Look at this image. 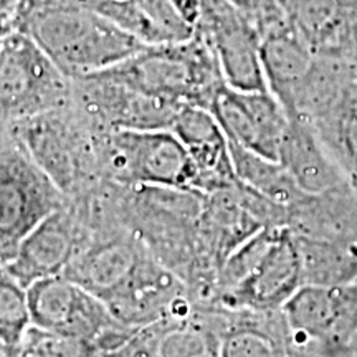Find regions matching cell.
<instances>
[{
  "label": "cell",
  "instance_id": "30bf717a",
  "mask_svg": "<svg viewBox=\"0 0 357 357\" xmlns=\"http://www.w3.org/2000/svg\"><path fill=\"white\" fill-rule=\"evenodd\" d=\"M208 109L230 142L280 162L289 116L270 89L242 91L222 84Z\"/></svg>",
  "mask_w": 357,
  "mask_h": 357
},
{
  "label": "cell",
  "instance_id": "4fadbf2b",
  "mask_svg": "<svg viewBox=\"0 0 357 357\" xmlns=\"http://www.w3.org/2000/svg\"><path fill=\"white\" fill-rule=\"evenodd\" d=\"M35 6L93 12L144 45L182 43L195 37V30L169 0H38Z\"/></svg>",
  "mask_w": 357,
  "mask_h": 357
},
{
  "label": "cell",
  "instance_id": "4dcf8cb0",
  "mask_svg": "<svg viewBox=\"0 0 357 357\" xmlns=\"http://www.w3.org/2000/svg\"><path fill=\"white\" fill-rule=\"evenodd\" d=\"M276 2H278L280 6H283L284 8H287V12H288V8H289V6H291L293 0H276Z\"/></svg>",
  "mask_w": 357,
  "mask_h": 357
},
{
  "label": "cell",
  "instance_id": "9a60e30c",
  "mask_svg": "<svg viewBox=\"0 0 357 357\" xmlns=\"http://www.w3.org/2000/svg\"><path fill=\"white\" fill-rule=\"evenodd\" d=\"M260 37L266 86L291 118L298 96L316 63V55L289 15L266 25Z\"/></svg>",
  "mask_w": 357,
  "mask_h": 357
},
{
  "label": "cell",
  "instance_id": "836d02e7",
  "mask_svg": "<svg viewBox=\"0 0 357 357\" xmlns=\"http://www.w3.org/2000/svg\"><path fill=\"white\" fill-rule=\"evenodd\" d=\"M0 45H2V43H0Z\"/></svg>",
  "mask_w": 357,
  "mask_h": 357
},
{
  "label": "cell",
  "instance_id": "1f68e13d",
  "mask_svg": "<svg viewBox=\"0 0 357 357\" xmlns=\"http://www.w3.org/2000/svg\"><path fill=\"white\" fill-rule=\"evenodd\" d=\"M199 357H220V356H218L217 351H208V352H205V354L199 356Z\"/></svg>",
  "mask_w": 357,
  "mask_h": 357
},
{
  "label": "cell",
  "instance_id": "ba28073f",
  "mask_svg": "<svg viewBox=\"0 0 357 357\" xmlns=\"http://www.w3.org/2000/svg\"><path fill=\"white\" fill-rule=\"evenodd\" d=\"M71 105L101 132L119 129H171L184 105L146 95L102 73L71 79Z\"/></svg>",
  "mask_w": 357,
  "mask_h": 357
},
{
  "label": "cell",
  "instance_id": "d6a6232c",
  "mask_svg": "<svg viewBox=\"0 0 357 357\" xmlns=\"http://www.w3.org/2000/svg\"><path fill=\"white\" fill-rule=\"evenodd\" d=\"M356 281H357V278H356Z\"/></svg>",
  "mask_w": 357,
  "mask_h": 357
},
{
  "label": "cell",
  "instance_id": "ffe728a7",
  "mask_svg": "<svg viewBox=\"0 0 357 357\" xmlns=\"http://www.w3.org/2000/svg\"><path fill=\"white\" fill-rule=\"evenodd\" d=\"M230 158L235 177L240 184L247 185L248 189L255 190L257 194L281 207H287L288 211L311 197L296 185L289 172L278 160L263 158L234 142H230Z\"/></svg>",
  "mask_w": 357,
  "mask_h": 357
},
{
  "label": "cell",
  "instance_id": "8fae6325",
  "mask_svg": "<svg viewBox=\"0 0 357 357\" xmlns=\"http://www.w3.org/2000/svg\"><path fill=\"white\" fill-rule=\"evenodd\" d=\"M105 305L119 323L131 329L166 318L187 319L192 314L182 280L147 253L131 276L106 298Z\"/></svg>",
  "mask_w": 357,
  "mask_h": 357
},
{
  "label": "cell",
  "instance_id": "8992f818",
  "mask_svg": "<svg viewBox=\"0 0 357 357\" xmlns=\"http://www.w3.org/2000/svg\"><path fill=\"white\" fill-rule=\"evenodd\" d=\"M102 160L114 176L134 187L200 192L197 167L171 129L105 132L101 141Z\"/></svg>",
  "mask_w": 357,
  "mask_h": 357
},
{
  "label": "cell",
  "instance_id": "f1b7e54d",
  "mask_svg": "<svg viewBox=\"0 0 357 357\" xmlns=\"http://www.w3.org/2000/svg\"><path fill=\"white\" fill-rule=\"evenodd\" d=\"M132 336H134V334H132ZM113 357H154V356H151V354H147V352L141 351L139 347L134 344L132 339H129L128 344L121 347V349L116 352V354H113Z\"/></svg>",
  "mask_w": 357,
  "mask_h": 357
},
{
  "label": "cell",
  "instance_id": "6da1fadb",
  "mask_svg": "<svg viewBox=\"0 0 357 357\" xmlns=\"http://www.w3.org/2000/svg\"><path fill=\"white\" fill-rule=\"evenodd\" d=\"M29 33L70 79L100 73L147 45L93 12L33 6L20 17Z\"/></svg>",
  "mask_w": 357,
  "mask_h": 357
},
{
  "label": "cell",
  "instance_id": "52a82bcc",
  "mask_svg": "<svg viewBox=\"0 0 357 357\" xmlns=\"http://www.w3.org/2000/svg\"><path fill=\"white\" fill-rule=\"evenodd\" d=\"M35 162L65 194L101 155L102 134L84 121L73 105L7 126Z\"/></svg>",
  "mask_w": 357,
  "mask_h": 357
},
{
  "label": "cell",
  "instance_id": "7402d4cb",
  "mask_svg": "<svg viewBox=\"0 0 357 357\" xmlns=\"http://www.w3.org/2000/svg\"><path fill=\"white\" fill-rule=\"evenodd\" d=\"M300 248L303 278L305 284H323L339 287L356 281L357 278V253L344 250L319 240L296 238Z\"/></svg>",
  "mask_w": 357,
  "mask_h": 357
},
{
  "label": "cell",
  "instance_id": "603a6c76",
  "mask_svg": "<svg viewBox=\"0 0 357 357\" xmlns=\"http://www.w3.org/2000/svg\"><path fill=\"white\" fill-rule=\"evenodd\" d=\"M32 326L29 288L0 265V336L13 344H20Z\"/></svg>",
  "mask_w": 357,
  "mask_h": 357
},
{
  "label": "cell",
  "instance_id": "d4e9b609",
  "mask_svg": "<svg viewBox=\"0 0 357 357\" xmlns=\"http://www.w3.org/2000/svg\"><path fill=\"white\" fill-rule=\"evenodd\" d=\"M22 357H95V351L82 339L30 326L20 342Z\"/></svg>",
  "mask_w": 357,
  "mask_h": 357
},
{
  "label": "cell",
  "instance_id": "277c9868",
  "mask_svg": "<svg viewBox=\"0 0 357 357\" xmlns=\"http://www.w3.org/2000/svg\"><path fill=\"white\" fill-rule=\"evenodd\" d=\"M71 95V79L29 33L0 45V128L63 109Z\"/></svg>",
  "mask_w": 357,
  "mask_h": 357
},
{
  "label": "cell",
  "instance_id": "f546056e",
  "mask_svg": "<svg viewBox=\"0 0 357 357\" xmlns=\"http://www.w3.org/2000/svg\"><path fill=\"white\" fill-rule=\"evenodd\" d=\"M0 357H22L20 344H13L0 336Z\"/></svg>",
  "mask_w": 357,
  "mask_h": 357
},
{
  "label": "cell",
  "instance_id": "ac0fdd59",
  "mask_svg": "<svg viewBox=\"0 0 357 357\" xmlns=\"http://www.w3.org/2000/svg\"><path fill=\"white\" fill-rule=\"evenodd\" d=\"M144 257L141 242L111 235L83 243L63 275L105 301L131 276Z\"/></svg>",
  "mask_w": 357,
  "mask_h": 357
},
{
  "label": "cell",
  "instance_id": "7a4b0ae2",
  "mask_svg": "<svg viewBox=\"0 0 357 357\" xmlns=\"http://www.w3.org/2000/svg\"><path fill=\"white\" fill-rule=\"evenodd\" d=\"M100 73L146 95L207 109L225 84L215 53L199 35L182 43L147 45L123 63Z\"/></svg>",
  "mask_w": 357,
  "mask_h": 357
},
{
  "label": "cell",
  "instance_id": "7c38bea8",
  "mask_svg": "<svg viewBox=\"0 0 357 357\" xmlns=\"http://www.w3.org/2000/svg\"><path fill=\"white\" fill-rule=\"evenodd\" d=\"M303 284L296 238L288 229L280 227L252 270L234 288L223 291L222 300L235 310L275 311L281 310Z\"/></svg>",
  "mask_w": 357,
  "mask_h": 357
},
{
  "label": "cell",
  "instance_id": "cb8c5ba5",
  "mask_svg": "<svg viewBox=\"0 0 357 357\" xmlns=\"http://www.w3.org/2000/svg\"><path fill=\"white\" fill-rule=\"evenodd\" d=\"M217 352L220 357H287L278 337L257 326H236L223 331Z\"/></svg>",
  "mask_w": 357,
  "mask_h": 357
},
{
  "label": "cell",
  "instance_id": "5b68a950",
  "mask_svg": "<svg viewBox=\"0 0 357 357\" xmlns=\"http://www.w3.org/2000/svg\"><path fill=\"white\" fill-rule=\"evenodd\" d=\"M29 300L33 326L82 339L96 357L113 356L137 331L119 323L105 301L65 275L30 284Z\"/></svg>",
  "mask_w": 357,
  "mask_h": 357
},
{
  "label": "cell",
  "instance_id": "d6986e66",
  "mask_svg": "<svg viewBox=\"0 0 357 357\" xmlns=\"http://www.w3.org/2000/svg\"><path fill=\"white\" fill-rule=\"evenodd\" d=\"M280 162L306 195L323 194L339 181L319 137L301 119H289L280 151Z\"/></svg>",
  "mask_w": 357,
  "mask_h": 357
},
{
  "label": "cell",
  "instance_id": "e0dca14e",
  "mask_svg": "<svg viewBox=\"0 0 357 357\" xmlns=\"http://www.w3.org/2000/svg\"><path fill=\"white\" fill-rule=\"evenodd\" d=\"M171 131L184 144L200 177L205 195L236 182L230 158V142L211 109L184 105L174 118Z\"/></svg>",
  "mask_w": 357,
  "mask_h": 357
},
{
  "label": "cell",
  "instance_id": "484cf974",
  "mask_svg": "<svg viewBox=\"0 0 357 357\" xmlns=\"http://www.w3.org/2000/svg\"><path fill=\"white\" fill-rule=\"evenodd\" d=\"M229 2L252 19L258 32H261V29H265L271 22L288 15L287 8L280 6L276 0H229Z\"/></svg>",
  "mask_w": 357,
  "mask_h": 357
},
{
  "label": "cell",
  "instance_id": "2e32d148",
  "mask_svg": "<svg viewBox=\"0 0 357 357\" xmlns=\"http://www.w3.org/2000/svg\"><path fill=\"white\" fill-rule=\"evenodd\" d=\"M288 15L316 56L357 66V0H293Z\"/></svg>",
  "mask_w": 357,
  "mask_h": 357
},
{
  "label": "cell",
  "instance_id": "9c48e42d",
  "mask_svg": "<svg viewBox=\"0 0 357 357\" xmlns=\"http://www.w3.org/2000/svg\"><path fill=\"white\" fill-rule=\"evenodd\" d=\"M195 35L211 45L225 84L242 91L268 89L260 32L229 0H207Z\"/></svg>",
  "mask_w": 357,
  "mask_h": 357
},
{
  "label": "cell",
  "instance_id": "3957f363",
  "mask_svg": "<svg viewBox=\"0 0 357 357\" xmlns=\"http://www.w3.org/2000/svg\"><path fill=\"white\" fill-rule=\"evenodd\" d=\"M65 195L25 146L0 128V265L15 257L45 218L65 207Z\"/></svg>",
  "mask_w": 357,
  "mask_h": 357
},
{
  "label": "cell",
  "instance_id": "83f0119b",
  "mask_svg": "<svg viewBox=\"0 0 357 357\" xmlns=\"http://www.w3.org/2000/svg\"><path fill=\"white\" fill-rule=\"evenodd\" d=\"M20 32V15L15 10H0V43L10 38L13 33Z\"/></svg>",
  "mask_w": 357,
  "mask_h": 357
},
{
  "label": "cell",
  "instance_id": "5bb4252c",
  "mask_svg": "<svg viewBox=\"0 0 357 357\" xmlns=\"http://www.w3.org/2000/svg\"><path fill=\"white\" fill-rule=\"evenodd\" d=\"M83 243V234L75 213L65 205L26 235L15 257L6 266L29 288L40 280L63 275Z\"/></svg>",
  "mask_w": 357,
  "mask_h": 357
},
{
  "label": "cell",
  "instance_id": "4316f807",
  "mask_svg": "<svg viewBox=\"0 0 357 357\" xmlns=\"http://www.w3.org/2000/svg\"><path fill=\"white\" fill-rule=\"evenodd\" d=\"M169 2L176 7V10L181 13L182 19L195 30V26L199 25L200 19H202L207 0H169Z\"/></svg>",
  "mask_w": 357,
  "mask_h": 357
},
{
  "label": "cell",
  "instance_id": "44dd1931",
  "mask_svg": "<svg viewBox=\"0 0 357 357\" xmlns=\"http://www.w3.org/2000/svg\"><path fill=\"white\" fill-rule=\"evenodd\" d=\"M305 123L324 136L328 134L357 181V86L351 84L349 75L337 91Z\"/></svg>",
  "mask_w": 357,
  "mask_h": 357
}]
</instances>
